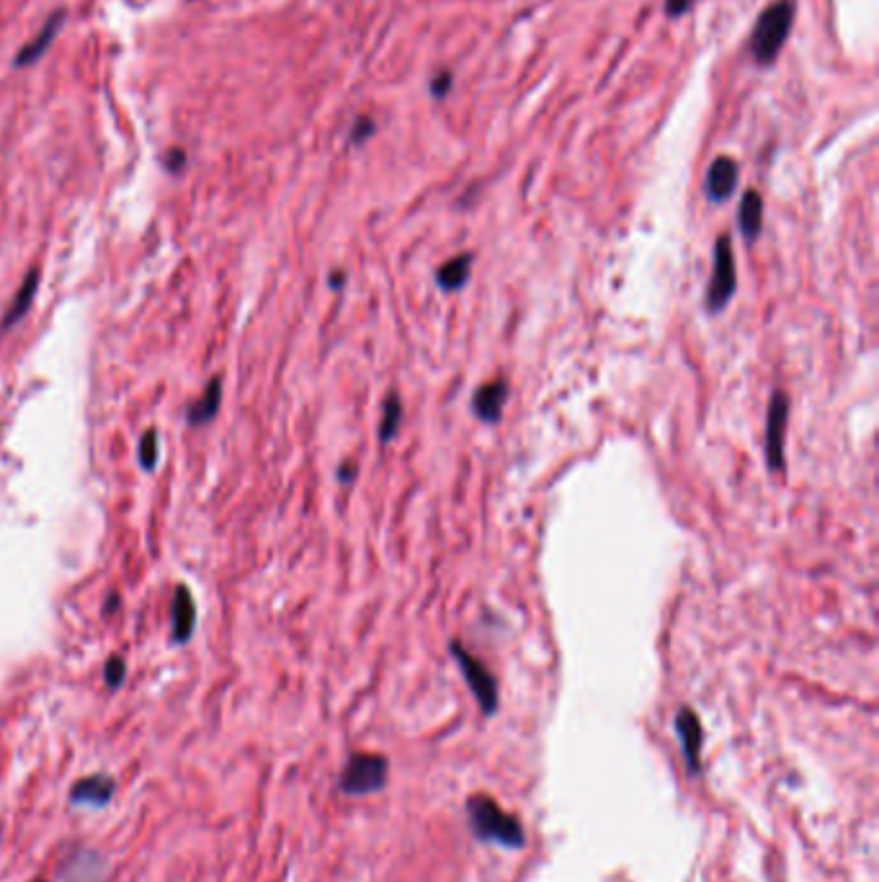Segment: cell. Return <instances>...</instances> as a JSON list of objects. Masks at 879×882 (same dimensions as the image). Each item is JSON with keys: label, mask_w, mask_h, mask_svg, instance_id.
Here are the masks:
<instances>
[{"label": "cell", "mask_w": 879, "mask_h": 882, "mask_svg": "<svg viewBox=\"0 0 879 882\" xmlns=\"http://www.w3.org/2000/svg\"><path fill=\"white\" fill-rule=\"evenodd\" d=\"M470 831L483 844L503 846V849H524L526 831L513 813H506L501 805L488 795H472L464 803Z\"/></svg>", "instance_id": "obj_1"}, {"label": "cell", "mask_w": 879, "mask_h": 882, "mask_svg": "<svg viewBox=\"0 0 879 882\" xmlns=\"http://www.w3.org/2000/svg\"><path fill=\"white\" fill-rule=\"evenodd\" d=\"M794 24V3L792 0H776L758 16L756 26L751 31V55L756 65L769 68L774 65L779 52L789 39V31Z\"/></svg>", "instance_id": "obj_2"}, {"label": "cell", "mask_w": 879, "mask_h": 882, "mask_svg": "<svg viewBox=\"0 0 879 882\" xmlns=\"http://www.w3.org/2000/svg\"><path fill=\"white\" fill-rule=\"evenodd\" d=\"M390 777V761L379 754H354L341 772V792L348 797H367L382 792Z\"/></svg>", "instance_id": "obj_3"}, {"label": "cell", "mask_w": 879, "mask_h": 882, "mask_svg": "<svg viewBox=\"0 0 879 882\" xmlns=\"http://www.w3.org/2000/svg\"><path fill=\"white\" fill-rule=\"evenodd\" d=\"M735 287H738V266H735V253L730 235H720L715 243V266H712V279L707 287V310L720 313L733 300Z\"/></svg>", "instance_id": "obj_4"}, {"label": "cell", "mask_w": 879, "mask_h": 882, "mask_svg": "<svg viewBox=\"0 0 879 882\" xmlns=\"http://www.w3.org/2000/svg\"><path fill=\"white\" fill-rule=\"evenodd\" d=\"M452 656L457 661L459 671H462L464 681L470 686L472 697L477 699L480 712L485 717H493L498 712V681L490 674L488 666H485L480 658H475L467 648H462L459 643H452Z\"/></svg>", "instance_id": "obj_5"}, {"label": "cell", "mask_w": 879, "mask_h": 882, "mask_svg": "<svg viewBox=\"0 0 879 882\" xmlns=\"http://www.w3.org/2000/svg\"><path fill=\"white\" fill-rule=\"evenodd\" d=\"M789 398L782 390L771 395L769 413H766V462L771 472L784 470V444H787Z\"/></svg>", "instance_id": "obj_6"}, {"label": "cell", "mask_w": 879, "mask_h": 882, "mask_svg": "<svg viewBox=\"0 0 879 882\" xmlns=\"http://www.w3.org/2000/svg\"><path fill=\"white\" fill-rule=\"evenodd\" d=\"M673 730L678 735V746L684 754L686 769L691 777L702 774V746H704V730L702 720L691 707H681L673 717Z\"/></svg>", "instance_id": "obj_7"}, {"label": "cell", "mask_w": 879, "mask_h": 882, "mask_svg": "<svg viewBox=\"0 0 879 882\" xmlns=\"http://www.w3.org/2000/svg\"><path fill=\"white\" fill-rule=\"evenodd\" d=\"M738 163L727 155L712 160L709 166L707 178H704V191H707L709 202L722 204L727 202L730 196L735 194V186H738Z\"/></svg>", "instance_id": "obj_8"}, {"label": "cell", "mask_w": 879, "mask_h": 882, "mask_svg": "<svg viewBox=\"0 0 879 882\" xmlns=\"http://www.w3.org/2000/svg\"><path fill=\"white\" fill-rule=\"evenodd\" d=\"M508 400V382L503 377L493 382H485L472 395V413L485 423H498L503 416Z\"/></svg>", "instance_id": "obj_9"}, {"label": "cell", "mask_w": 879, "mask_h": 882, "mask_svg": "<svg viewBox=\"0 0 879 882\" xmlns=\"http://www.w3.org/2000/svg\"><path fill=\"white\" fill-rule=\"evenodd\" d=\"M116 784L114 779L106 777V774H91L86 779H78L75 787L70 790V800L75 805H93V808H104L114 797Z\"/></svg>", "instance_id": "obj_10"}, {"label": "cell", "mask_w": 879, "mask_h": 882, "mask_svg": "<svg viewBox=\"0 0 879 882\" xmlns=\"http://www.w3.org/2000/svg\"><path fill=\"white\" fill-rule=\"evenodd\" d=\"M106 875V862L96 852L80 849L62 867V877L68 882H101Z\"/></svg>", "instance_id": "obj_11"}, {"label": "cell", "mask_w": 879, "mask_h": 882, "mask_svg": "<svg viewBox=\"0 0 879 882\" xmlns=\"http://www.w3.org/2000/svg\"><path fill=\"white\" fill-rule=\"evenodd\" d=\"M194 622H196V607L194 599H191V591L186 586H178L176 594H173V640L176 643H186L191 635H194Z\"/></svg>", "instance_id": "obj_12"}, {"label": "cell", "mask_w": 879, "mask_h": 882, "mask_svg": "<svg viewBox=\"0 0 879 882\" xmlns=\"http://www.w3.org/2000/svg\"><path fill=\"white\" fill-rule=\"evenodd\" d=\"M738 227L745 240H756L764 227V199L753 189H748L740 199L738 209Z\"/></svg>", "instance_id": "obj_13"}, {"label": "cell", "mask_w": 879, "mask_h": 882, "mask_svg": "<svg viewBox=\"0 0 879 882\" xmlns=\"http://www.w3.org/2000/svg\"><path fill=\"white\" fill-rule=\"evenodd\" d=\"M472 264H475V256L472 253H459V256L449 258L446 264L439 266L436 271V284L444 292H459L464 284L470 282Z\"/></svg>", "instance_id": "obj_14"}, {"label": "cell", "mask_w": 879, "mask_h": 882, "mask_svg": "<svg viewBox=\"0 0 879 882\" xmlns=\"http://www.w3.org/2000/svg\"><path fill=\"white\" fill-rule=\"evenodd\" d=\"M220 398H222V385L220 380H212L207 385V390L199 395V400H194V405L189 408V423L191 426H202L209 423L217 411H220Z\"/></svg>", "instance_id": "obj_15"}, {"label": "cell", "mask_w": 879, "mask_h": 882, "mask_svg": "<svg viewBox=\"0 0 879 882\" xmlns=\"http://www.w3.org/2000/svg\"><path fill=\"white\" fill-rule=\"evenodd\" d=\"M403 416H405L403 400H400L397 392H390L385 405H382V423H379V441H382V444H390V441L395 439L400 426H403Z\"/></svg>", "instance_id": "obj_16"}, {"label": "cell", "mask_w": 879, "mask_h": 882, "mask_svg": "<svg viewBox=\"0 0 879 882\" xmlns=\"http://www.w3.org/2000/svg\"><path fill=\"white\" fill-rule=\"evenodd\" d=\"M57 29H60V13H55V16L47 21V26L39 31L37 37L31 39V42L21 49L19 55H16V65L21 68V65H31V62H37L39 57H42L44 49L49 47V42H52V37H55Z\"/></svg>", "instance_id": "obj_17"}, {"label": "cell", "mask_w": 879, "mask_h": 882, "mask_svg": "<svg viewBox=\"0 0 879 882\" xmlns=\"http://www.w3.org/2000/svg\"><path fill=\"white\" fill-rule=\"evenodd\" d=\"M37 284H39L37 271H31V274L26 276L24 287L16 292V300H13L11 307H8L6 320H3V328H11V325H16L21 318H24L26 310L31 307V297H34V292H37Z\"/></svg>", "instance_id": "obj_18"}, {"label": "cell", "mask_w": 879, "mask_h": 882, "mask_svg": "<svg viewBox=\"0 0 879 882\" xmlns=\"http://www.w3.org/2000/svg\"><path fill=\"white\" fill-rule=\"evenodd\" d=\"M140 462L145 470H153L155 462H158V434L155 431H147L140 441Z\"/></svg>", "instance_id": "obj_19"}, {"label": "cell", "mask_w": 879, "mask_h": 882, "mask_svg": "<svg viewBox=\"0 0 879 882\" xmlns=\"http://www.w3.org/2000/svg\"><path fill=\"white\" fill-rule=\"evenodd\" d=\"M374 129H377V124H374L372 117L356 119L354 129H351V145H364L374 135Z\"/></svg>", "instance_id": "obj_20"}, {"label": "cell", "mask_w": 879, "mask_h": 882, "mask_svg": "<svg viewBox=\"0 0 879 882\" xmlns=\"http://www.w3.org/2000/svg\"><path fill=\"white\" fill-rule=\"evenodd\" d=\"M104 676H106V684H109L111 689H119L124 676H127V666H124L122 658H111L104 668Z\"/></svg>", "instance_id": "obj_21"}, {"label": "cell", "mask_w": 879, "mask_h": 882, "mask_svg": "<svg viewBox=\"0 0 879 882\" xmlns=\"http://www.w3.org/2000/svg\"><path fill=\"white\" fill-rule=\"evenodd\" d=\"M452 83H454V75L449 70H441V73L434 75L431 80V96L434 98H446L449 91H452Z\"/></svg>", "instance_id": "obj_22"}, {"label": "cell", "mask_w": 879, "mask_h": 882, "mask_svg": "<svg viewBox=\"0 0 879 882\" xmlns=\"http://www.w3.org/2000/svg\"><path fill=\"white\" fill-rule=\"evenodd\" d=\"M694 8V0H666V16L668 19H681Z\"/></svg>", "instance_id": "obj_23"}, {"label": "cell", "mask_w": 879, "mask_h": 882, "mask_svg": "<svg viewBox=\"0 0 879 882\" xmlns=\"http://www.w3.org/2000/svg\"><path fill=\"white\" fill-rule=\"evenodd\" d=\"M356 475V467H341V480L343 483H351Z\"/></svg>", "instance_id": "obj_24"}, {"label": "cell", "mask_w": 879, "mask_h": 882, "mask_svg": "<svg viewBox=\"0 0 879 882\" xmlns=\"http://www.w3.org/2000/svg\"><path fill=\"white\" fill-rule=\"evenodd\" d=\"M34 882H44V880H34Z\"/></svg>", "instance_id": "obj_25"}]
</instances>
